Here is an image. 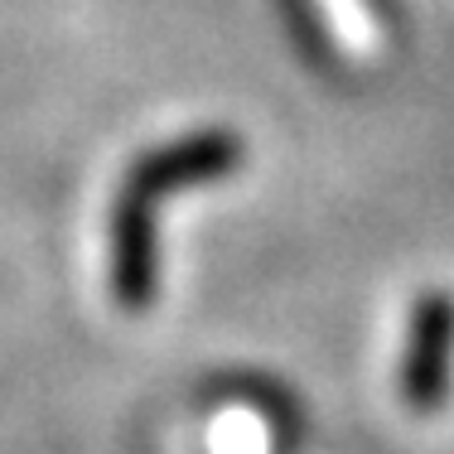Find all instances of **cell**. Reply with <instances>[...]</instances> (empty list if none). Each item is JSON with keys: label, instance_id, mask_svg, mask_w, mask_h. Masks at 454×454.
I'll return each instance as SVG.
<instances>
[{"label": "cell", "instance_id": "cell-1", "mask_svg": "<svg viewBox=\"0 0 454 454\" xmlns=\"http://www.w3.org/2000/svg\"><path fill=\"white\" fill-rule=\"evenodd\" d=\"M242 165V140L232 131H193L169 145H155L126 169V184L112 203V295L121 309H150L155 300V203L199 184H218Z\"/></svg>", "mask_w": 454, "mask_h": 454}, {"label": "cell", "instance_id": "cell-2", "mask_svg": "<svg viewBox=\"0 0 454 454\" xmlns=\"http://www.w3.org/2000/svg\"><path fill=\"white\" fill-rule=\"evenodd\" d=\"M454 377V295L426 290L411 309V339L402 358V396L416 416H430L450 402Z\"/></svg>", "mask_w": 454, "mask_h": 454}]
</instances>
